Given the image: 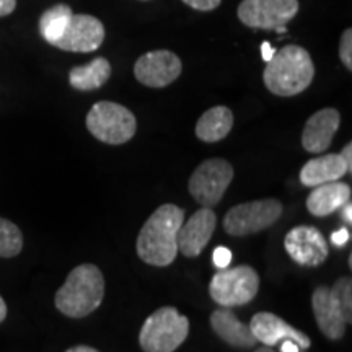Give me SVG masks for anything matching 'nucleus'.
<instances>
[{
  "mask_svg": "<svg viewBox=\"0 0 352 352\" xmlns=\"http://www.w3.org/2000/svg\"><path fill=\"white\" fill-rule=\"evenodd\" d=\"M298 349H300V347L290 340H284L283 346H280V352H298Z\"/></svg>",
  "mask_w": 352,
  "mask_h": 352,
  "instance_id": "nucleus-31",
  "label": "nucleus"
},
{
  "mask_svg": "<svg viewBox=\"0 0 352 352\" xmlns=\"http://www.w3.org/2000/svg\"><path fill=\"white\" fill-rule=\"evenodd\" d=\"M65 352H100V351H96L95 347H90V346H74Z\"/></svg>",
  "mask_w": 352,
  "mask_h": 352,
  "instance_id": "nucleus-32",
  "label": "nucleus"
},
{
  "mask_svg": "<svg viewBox=\"0 0 352 352\" xmlns=\"http://www.w3.org/2000/svg\"><path fill=\"white\" fill-rule=\"evenodd\" d=\"M315 77V65L307 50L296 44L276 51L264 69L263 80L277 96H294L305 91Z\"/></svg>",
  "mask_w": 352,
  "mask_h": 352,
  "instance_id": "nucleus-2",
  "label": "nucleus"
},
{
  "mask_svg": "<svg viewBox=\"0 0 352 352\" xmlns=\"http://www.w3.org/2000/svg\"><path fill=\"white\" fill-rule=\"evenodd\" d=\"M111 77V64L104 57H96L87 65L74 67L69 74V82L76 90L90 91L103 87Z\"/></svg>",
  "mask_w": 352,
  "mask_h": 352,
  "instance_id": "nucleus-21",
  "label": "nucleus"
},
{
  "mask_svg": "<svg viewBox=\"0 0 352 352\" xmlns=\"http://www.w3.org/2000/svg\"><path fill=\"white\" fill-rule=\"evenodd\" d=\"M341 157L344 158V162H346V166H347V173H351V171H352V144H351V142L347 144L344 148H342V152H341Z\"/></svg>",
  "mask_w": 352,
  "mask_h": 352,
  "instance_id": "nucleus-29",
  "label": "nucleus"
},
{
  "mask_svg": "<svg viewBox=\"0 0 352 352\" xmlns=\"http://www.w3.org/2000/svg\"><path fill=\"white\" fill-rule=\"evenodd\" d=\"M259 289L258 272L250 266L226 267L212 277L209 294L220 307H240L254 300Z\"/></svg>",
  "mask_w": 352,
  "mask_h": 352,
  "instance_id": "nucleus-7",
  "label": "nucleus"
},
{
  "mask_svg": "<svg viewBox=\"0 0 352 352\" xmlns=\"http://www.w3.org/2000/svg\"><path fill=\"white\" fill-rule=\"evenodd\" d=\"M285 252L300 266H320L327 261L329 246L318 228L298 226L284 239Z\"/></svg>",
  "mask_w": 352,
  "mask_h": 352,
  "instance_id": "nucleus-11",
  "label": "nucleus"
},
{
  "mask_svg": "<svg viewBox=\"0 0 352 352\" xmlns=\"http://www.w3.org/2000/svg\"><path fill=\"white\" fill-rule=\"evenodd\" d=\"M254 352H276V351H272L271 346H263V347H258Z\"/></svg>",
  "mask_w": 352,
  "mask_h": 352,
  "instance_id": "nucleus-35",
  "label": "nucleus"
},
{
  "mask_svg": "<svg viewBox=\"0 0 352 352\" xmlns=\"http://www.w3.org/2000/svg\"><path fill=\"white\" fill-rule=\"evenodd\" d=\"M104 277L95 264L85 263L69 272L63 287L56 292V308L69 318H83L101 305Z\"/></svg>",
  "mask_w": 352,
  "mask_h": 352,
  "instance_id": "nucleus-3",
  "label": "nucleus"
},
{
  "mask_svg": "<svg viewBox=\"0 0 352 352\" xmlns=\"http://www.w3.org/2000/svg\"><path fill=\"white\" fill-rule=\"evenodd\" d=\"M233 179V166L223 158H209L195 170L188 189L202 208L217 206Z\"/></svg>",
  "mask_w": 352,
  "mask_h": 352,
  "instance_id": "nucleus-9",
  "label": "nucleus"
},
{
  "mask_svg": "<svg viewBox=\"0 0 352 352\" xmlns=\"http://www.w3.org/2000/svg\"><path fill=\"white\" fill-rule=\"evenodd\" d=\"M311 308L320 331L331 341L344 336L352 321V280L341 277L333 287L320 285L311 296Z\"/></svg>",
  "mask_w": 352,
  "mask_h": 352,
  "instance_id": "nucleus-4",
  "label": "nucleus"
},
{
  "mask_svg": "<svg viewBox=\"0 0 352 352\" xmlns=\"http://www.w3.org/2000/svg\"><path fill=\"white\" fill-rule=\"evenodd\" d=\"M189 320L175 307H162L148 316L139 334L144 352H175L186 341Z\"/></svg>",
  "mask_w": 352,
  "mask_h": 352,
  "instance_id": "nucleus-5",
  "label": "nucleus"
},
{
  "mask_svg": "<svg viewBox=\"0 0 352 352\" xmlns=\"http://www.w3.org/2000/svg\"><path fill=\"white\" fill-rule=\"evenodd\" d=\"M212 259H214V264L219 267V270H226L232 261V252L228 248H226V246H217V248L214 250Z\"/></svg>",
  "mask_w": 352,
  "mask_h": 352,
  "instance_id": "nucleus-25",
  "label": "nucleus"
},
{
  "mask_svg": "<svg viewBox=\"0 0 352 352\" xmlns=\"http://www.w3.org/2000/svg\"><path fill=\"white\" fill-rule=\"evenodd\" d=\"M183 2L191 8H196V10L209 12V10H214V8H217L222 0H183Z\"/></svg>",
  "mask_w": 352,
  "mask_h": 352,
  "instance_id": "nucleus-26",
  "label": "nucleus"
},
{
  "mask_svg": "<svg viewBox=\"0 0 352 352\" xmlns=\"http://www.w3.org/2000/svg\"><path fill=\"white\" fill-rule=\"evenodd\" d=\"M210 327L220 340L239 349H252L258 342L248 324L241 323L230 308L222 307L215 310L210 315Z\"/></svg>",
  "mask_w": 352,
  "mask_h": 352,
  "instance_id": "nucleus-17",
  "label": "nucleus"
},
{
  "mask_svg": "<svg viewBox=\"0 0 352 352\" xmlns=\"http://www.w3.org/2000/svg\"><path fill=\"white\" fill-rule=\"evenodd\" d=\"M341 114L334 108H324L307 121L302 132V145L307 152L321 153L331 145L334 134L340 129Z\"/></svg>",
  "mask_w": 352,
  "mask_h": 352,
  "instance_id": "nucleus-16",
  "label": "nucleus"
},
{
  "mask_svg": "<svg viewBox=\"0 0 352 352\" xmlns=\"http://www.w3.org/2000/svg\"><path fill=\"white\" fill-rule=\"evenodd\" d=\"M344 219L347 220V223H352V206H351V201L344 206Z\"/></svg>",
  "mask_w": 352,
  "mask_h": 352,
  "instance_id": "nucleus-34",
  "label": "nucleus"
},
{
  "mask_svg": "<svg viewBox=\"0 0 352 352\" xmlns=\"http://www.w3.org/2000/svg\"><path fill=\"white\" fill-rule=\"evenodd\" d=\"M351 239V233L349 230H346V228H340L338 232L331 233V241L333 245H336L338 248H341V246H344L347 241Z\"/></svg>",
  "mask_w": 352,
  "mask_h": 352,
  "instance_id": "nucleus-27",
  "label": "nucleus"
},
{
  "mask_svg": "<svg viewBox=\"0 0 352 352\" xmlns=\"http://www.w3.org/2000/svg\"><path fill=\"white\" fill-rule=\"evenodd\" d=\"M347 173V166L341 153H328L308 160L300 170L303 186H320L331 182H340Z\"/></svg>",
  "mask_w": 352,
  "mask_h": 352,
  "instance_id": "nucleus-19",
  "label": "nucleus"
},
{
  "mask_svg": "<svg viewBox=\"0 0 352 352\" xmlns=\"http://www.w3.org/2000/svg\"><path fill=\"white\" fill-rule=\"evenodd\" d=\"M233 127V113L227 107H214L199 118L196 135L202 142H219L230 134Z\"/></svg>",
  "mask_w": 352,
  "mask_h": 352,
  "instance_id": "nucleus-20",
  "label": "nucleus"
},
{
  "mask_svg": "<svg viewBox=\"0 0 352 352\" xmlns=\"http://www.w3.org/2000/svg\"><path fill=\"white\" fill-rule=\"evenodd\" d=\"M248 327L256 341L263 342L264 346H276L277 342L284 340L294 341L300 349H308L311 346L310 338L305 333L290 327L287 321L270 311H259L253 316Z\"/></svg>",
  "mask_w": 352,
  "mask_h": 352,
  "instance_id": "nucleus-15",
  "label": "nucleus"
},
{
  "mask_svg": "<svg viewBox=\"0 0 352 352\" xmlns=\"http://www.w3.org/2000/svg\"><path fill=\"white\" fill-rule=\"evenodd\" d=\"M217 215L210 208H201L183 222L178 230V252L188 258H196L202 253L212 239Z\"/></svg>",
  "mask_w": 352,
  "mask_h": 352,
  "instance_id": "nucleus-14",
  "label": "nucleus"
},
{
  "mask_svg": "<svg viewBox=\"0 0 352 352\" xmlns=\"http://www.w3.org/2000/svg\"><path fill=\"white\" fill-rule=\"evenodd\" d=\"M298 12V0H241L239 19L250 28L279 30Z\"/></svg>",
  "mask_w": 352,
  "mask_h": 352,
  "instance_id": "nucleus-10",
  "label": "nucleus"
},
{
  "mask_svg": "<svg viewBox=\"0 0 352 352\" xmlns=\"http://www.w3.org/2000/svg\"><path fill=\"white\" fill-rule=\"evenodd\" d=\"M283 215V204L267 197L232 208L223 217V230L232 236H246L263 232L279 220Z\"/></svg>",
  "mask_w": 352,
  "mask_h": 352,
  "instance_id": "nucleus-8",
  "label": "nucleus"
},
{
  "mask_svg": "<svg viewBox=\"0 0 352 352\" xmlns=\"http://www.w3.org/2000/svg\"><path fill=\"white\" fill-rule=\"evenodd\" d=\"M104 26L91 15H72L63 36L52 44L63 51L91 52L103 44Z\"/></svg>",
  "mask_w": 352,
  "mask_h": 352,
  "instance_id": "nucleus-13",
  "label": "nucleus"
},
{
  "mask_svg": "<svg viewBox=\"0 0 352 352\" xmlns=\"http://www.w3.org/2000/svg\"><path fill=\"white\" fill-rule=\"evenodd\" d=\"M182 60L175 52L160 50L140 56L134 65V76L145 87L164 88L182 74Z\"/></svg>",
  "mask_w": 352,
  "mask_h": 352,
  "instance_id": "nucleus-12",
  "label": "nucleus"
},
{
  "mask_svg": "<svg viewBox=\"0 0 352 352\" xmlns=\"http://www.w3.org/2000/svg\"><path fill=\"white\" fill-rule=\"evenodd\" d=\"M23 248L21 230L10 220L0 217V258H13Z\"/></svg>",
  "mask_w": 352,
  "mask_h": 352,
  "instance_id": "nucleus-23",
  "label": "nucleus"
},
{
  "mask_svg": "<svg viewBox=\"0 0 352 352\" xmlns=\"http://www.w3.org/2000/svg\"><path fill=\"white\" fill-rule=\"evenodd\" d=\"M184 222V210L175 204L160 206L140 228L138 243L139 258L157 267H166L178 254V230Z\"/></svg>",
  "mask_w": 352,
  "mask_h": 352,
  "instance_id": "nucleus-1",
  "label": "nucleus"
},
{
  "mask_svg": "<svg viewBox=\"0 0 352 352\" xmlns=\"http://www.w3.org/2000/svg\"><path fill=\"white\" fill-rule=\"evenodd\" d=\"M72 8L65 3H57L47 8L39 19V33L50 44H54L57 39L63 36L65 26H67L70 16H72Z\"/></svg>",
  "mask_w": 352,
  "mask_h": 352,
  "instance_id": "nucleus-22",
  "label": "nucleus"
},
{
  "mask_svg": "<svg viewBox=\"0 0 352 352\" xmlns=\"http://www.w3.org/2000/svg\"><path fill=\"white\" fill-rule=\"evenodd\" d=\"M274 54H276V50L271 46V43L264 41L261 44V56H263V59L266 60V63H270V60L272 59V56H274Z\"/></svg>",
  "mask_w": 352,
  "mask_h": 352,
  "instance_id": "nucleus-30",
  "label": "nucleus"
},
{
  "mask_svg": "<svg viewBox=\"0 0 352 352\" xmlns=\"http://www.w3.org/2000/svg\"><path fill=\"white\" fill-rule=\"evenodd\" d=\"M340 57H341V63L346 65V69L352 70V30L351 28H347L341 36Z\"/></svg>",
  "mask_w": 352,
  "mask_h": 352,
  "instance_id": "nucleus-24",
  "label": "nucleus"
},
{
  "mask_svg": "<svg viewBox=\"0 0 352 352\" xmlns=\"http://www.w3.org/2000/svg\"><path fill=\"white\" fill-rule=\"evenodd\" d=\"M6 318H7V303L2 297H0V323H2Z\"/></svg>",
  "mask_w": 352,
  "mask_h": 352,
  "instance_id": "nucleus-33",
  "label": "nucleus"
},
{
  "mask_svg": "<svg viewBox=\"0 0 352 352\" xmlns=\"http://www.w3.org/2000/svg\"><path fill=\"white\" fill-rule=\"evenodd\" d=\"M16 0H0V16H7L15 10Z\"/></svg>",
  "mask_w": 352,
  "mask_h": 352,
  "instance_id": "nucleus-28",
  "label": "nucleus"
},
{
  "mask_svg": "<svg viewBox=\"0 0 352 352\" xmlns=\"http://www.w3.org/2000/svg\"><path fill=\"white\" fill-rule=\"evenodd\" d=\"M351 186L341 182H331L327 184L315 186L307 199L308 212L315 217H327L336 212L338 209L344 208L351 201Z\"/></svg>",
  "mask_w": 352,
  "mask_h": 352,
  "instance_id": "nucleus-18",
  "label": "nucleus"
},
{
  "mask_svg": "<svg viewBox=\"0 0 352 352\" xmlns=\"http://www.w3.org/2000/svg\"><path fill=\"white\" fill-rule=\"evenodd\" d=\"M91 135L109 145L129 142L138 131V121L129 109L113 101H98L87 114Z\"/></svg>",
  "mask_w": 352,
  "mask_h": 352,
  "instance_id": "nucleus-6",
  "label": "nucleus"
}]
</instances>
